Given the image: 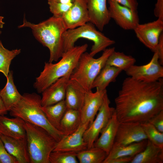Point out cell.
Here are the masks:
<instances>
[{"mask_svg":"<svg viewBox=\"0 0 163 163\" xmlns=\"http://www.w3.org/2000/svg\"><path fill=\"white\" fill-rule=\"evenodd\" d=\"M3 17L0 16V28H2L5 24V23L3 21Z\"/></svg>","mask_w":163,"mask_h":163,"instance_id":"b9f144b4","label":"cell"},{"mask_svg":"<svg viewBox=\"0 0 163 163\" xmlns=\"http://www.w3.org/2000/svg\"><path fill=\"white\" fill-rule=\"evenodd\" d=\"M86 123L81 124L77 129L72 133L64 136L57 142L53 151L78 152L86 149L87 144L84 141V133L89 126Z\"/></svg>","mask_w":163,"mask_h":163,"instance_id":"9a60e30c","label":"cell"},{"mask_svg":"<svg viewBox=\"0 0 163 163\" xmlns=\"http://www.w3.org/2000/svg\"><path fill=\"white\" fill-rule=\"evenodd\" d=\"M120 123L115 111L93 146L102 149L108 155L113 145Z\"/></svg>","mask_w":163,"mask_h":163,"instance_id":"d6986e66","label":"cell"},{"mask_svg":"<svg viewBox=\"0 0 163 163\" xmlns=\"http://www.w3.org/2000/svg\"><path fill=\"white\" fill-rule=\"evenodd\" d=\"M0 163H18L16 158L7 152L0 137Z\"/></svg>","mask_w":163,"mask_h":163,"instance_id":"836d02e7","label":"cell"},{"mask_svg":"<svg viewBox=\"0 0 163 163\" xmlns=\"http://www.w3.org/2000/svg\"><path fill=\"white\" fill-rule=\"evenodd\" d=\"M133 10L137 11L138 3L137 0H111Z\"/></svg>","mask_w":163,"mask_h":163,"instance_id":"d590c367","label":"cell"},{"mask_svg":"<svg viewBox=\"0 0 163 163\" xmlns=\"http://www.w3.org/2000/svg\"><path fill=\"white\" fill-rule=\"evenodd\" d=\"M145 139L147 138L141 123H120L113 144L125 145Z\"/></svg>","mask_w":163,"mask_h":163,"instance_id":"7c38bea8","label":"cell"},{"mask_svg":"<svg viewBox=\"0 0 163 163\" xmlns=\"http://www.w3.org/2000/svg\"><path fill=\"white\" fill-rule=\"evenodd\" d=\"M88 45L74 46L65 52L57 62H45L43 70L36 78L34 88L39 93L59 78L72 72L82 55L86 52Z\"/></svg>","mask_w":163,"mask_h":163,"instance_id":"3957f363","label":"cell"},{"mask_svg":"<svg viewBox=\"0 0 163 163\" xmlns=\"http://www.w3.org/2000/svg\"><path fill=\"white\" fill-rule=\"evenodd\" d=\"M136 62V59L132 56L126 55L123 52L114 50L108 57L106 64L125 71L134 65Z\"/></svg>","mask_w":163,"mask_h":163,"instance_id":"f1b7e54d","label":"cell"},{"mask_svg":"<svg viewBox=\"0 0 163 163\" xmlns=\"http://www.w3.org/2000/svg\"><path fill=\"white\" fill-rule=\"evenodd\" d=\"M125 71L129 77L146 82H156L163 77V67L159 62L156 52L148 63L141 66L134 65Z\"/></svg>","mask_w":163,"mask_h":163,"instance_id":"9c48e42d","label":"cell"},{"mask_svg":"<svg viewBox=\"0 0 163 163\" xmlns=\"http://www.w3.org/2000/svg\"><path fill=\"white\" fill-rule=\"evenodd\" d=\"M133 30L139 41L153 52H156L160 36L163 31V21L138 24Z\"/></svg>","mask_w":163,"mask_h":163,"instance_id":"30bf717a","label":"cell"},{"mask_svg":"<svg viewBox=\"0 0 163 163\" xmlns=\"http://www.w3.org/2000/svg\"><path fill=\"white\" fill-rule=\"evenodd\" d=\"M2 32L0 31V34H1Z\"/></svg>","mask_w":163,"mask_h":163,"instance_id":"7bdbcfd3","label":"cell"},{"mask_svg":"<svg viewBox=\"0 0 163 163\" xmlns=\"http://www.w3.org/2000/svg\"><path fill=\"white\" fill-rule=\"evenodd\" d=\"M141 124L147 139L155 145L163 148V133L160 132L148 122Z\"/></svg>","mask_w":163,"mask_h":163,"instance_id":"1f68e13d","label":"cell"},{"mask_svg":"<svg viewBox=\"0 0 163 163\" xmlns=\"http://www.w3.org/2000/svg\"><path fill=\"white\" fill-rule=\"evenodd\" d=\"M77 152L65 151H53L49 157L50 163H78Z\"/></svg>","mask_w":163,"mask_h":163,"instance_id":"4dcf8cb0","label":"cell"},{"mask_svg":"<svg viewBox=\"0 0 163 163\" xmlns=\"http://www.w3.org/2000/svg\"><path fill=\"white\" fill-rule=\"evenodd\" d=\"M155 16L163 21V0H157L154 10Z\"/></svg>","mask_w":163,"mask_h":163,"instance_id":"74e56055","label":"cell"},{"mask_svg":"<svg viewBox=\"0 0 163 163\" xmlns=\"http://www.w3.org/2000/svg\"><path fill=\"white\" fill-rule=\"evenodd\" d=\"M24 123L18 117L10 118L5 115L0 116V134L14 138L25 137Z\"/></svg>","mask_w":163,"mask_h":163,"instance_id":"ffe728a7","label":"cell"},{"mask_svg":"<svg viewBox=\"0 0 163 163\" xmlns=\"http://www.w3.org/2000/svg\"><path fill=\"white\" fill-rule=\"evenodd\" d=\"M48 1H51L63 4H72L75 0H47Z\"/></svg>","mask_w":163,"mask_h":163,"instance_id":"60d3db41","label":"cell"},{"mask_svg":"<svg viewBox=\"0 0 163 163\" xmlns=\"http://www.w3.org/2000/svg\"><path fill=\"white\" fill-rule=\"evenodd\" d=\"M89 22L102 31L111 19L107 0H87Z\"/></svg>","mask_w":163,"mask_h":163,"instance_id":"e0dca14e","label":"cell"},{"mask_svg":"<svg viewBox=\"0 0 163 163\" xmlns=\"http://www.w3.org/2000/svg\"><path fill=\"white\" fill-rule=\"evenodd\" d=\"M4 88L0 90V97L8 111L14 107L22 97L14 85L13 72L10 71Z\"/></svg>","mask_w":163,"mask_h":163,"instance_id":"603a6c76","label":"cell"},{"mask_svg":"<svg viewBox=\"0 0 163 163\" xmlns=\"http://www.w3.org/2000/svg\"><path fill=\"white\" fill-rule=\"evenodd\" d=\"M147 142V139H145L125 145L120 146L113 144L105 159L135 156L145 149Z\"/></svg>","mask_w":163,"mask_h":163,"instance_id":"d4e9b609","label":"cell"},{"mask_svg":"<svg viewBox=\"0 0 163 163\" xmlns=\"http://www.w3.org/2000/svg\"><path fill=\"white\" fill-rule=\"evenodd\" d=\"M156 52L158 53L159 62L162 65H163V32L161 34L160 36Z\"/></svg>","mask_w":163,"mask_h":163,"instance_id":"f35d334b","label":"cell"},{"mask_svg":"<svg viewBox=\"0 0 163 163\" xmlns=\"http://www.w3.org/2000/svg\"><path fill=\"white\" fill-rule=\"evenodd\" d=\"M163 148L147 139L145 149L136 155L130 163H163Z\"/></svg>","mask_w":163,"mask_h":163,"instance_id":"7402d4cb","label":"cell"},{"mask_svg":"<svg viewBox=\"0 0 163 163\" xmlns=\"http://www.w3.org/2000/svg\"><path fill=\"white\" fill-rule=\"evenodd\" d=\"M21 52L20 49L8 50L3 46L0 40V72L7 78L10 72L12 60Z\"/></svg>","mask_w":163,"mask_h":163,"instance_id":"f546056e","label":"cell"},{"mask_svg":"<svg viewBox=\"0 0 163 163\" xmlns=\"http://www.w3.org/2000/svg\"><path fill=\"white\" fill-rule=\"evenodd\" d=\"M41 97L37 94L24 93L18 103L9 111L10 115L24 121L40 126L47 131L57 141L65 135L49 121L42 109Z\"/></svg>","mask_w":163,"mask_h":163,"instance_id":"277c9868","label":"cell"},{"mask_svg":"<svg viewBox=\"0 0 163 163\" xmlns=\"http://www.w3.org/2000/svg\"><path fill=\"white\" fill-rule=\"evenodd\" d=\"M135 156L121 157L113 159H105L103 163H128L131 161Z\"/></svg>","mask_w":163,"mask_h":163,"instance_id":"8d00e7d4","label":"cell"},{"mask_svg":"<svg viewBox=\"0 0 163 163\" xmlns=\"http://www.w3.org/2000/svg\"><path fill=\"white\" fill-rule=\"evenodd\" d=\"M7 152L18 163H30L26 137L14 138L0 134Z\"/></svg>","mask_w":163,"mask_h":163,"instance_id":"ac0fdd59","label":"cell"},{"mask_svg":"<svg viewBox=\"0 0 163 163\" xmlns=\"http://www.w3.org/2000/svg\"><path fill=\"white\" fill-rule=\"evenodd\" d=\"M110 101L107 93L96 118L85 131L83 138L87 144V148L93 146L94 142L103 129L106 126L115 111V108L110 106Z\"/></svg>","mask_w":163,"mask_h":163,"instance_id":"ba28073f","label":"cell"},{"mask_svg":"<svg viewBox=\"0 0 163 163\" xmlns=\"http://www.w3.org/2000/svg\"><path fill=\"white\" fill-rule=\"evenodd\" d=\"M81 124L80 111L67 108L60 124V130L65 135L72 133Z\"/></svg>","mask_w":163,"mask_h":163,"instance_id":"484cf974","label":"cell"},{"mask_svg":"<svg viewBox=\"0 0 163 163\" xmlns=\"http://www.w3.org/2000/svg\"><path fill=\"white\" fill-rule=\"evenodd\" d=\"M148 122L163 133V110L152 117Z\"/></svg>","mask_w":163,"mask_h":163,"instance_id":"e575fe53","label":"cell"},{"mask_svg":"<svg viewBox=\"0 0 163 163\" xmlns=\"http://www.w3.org/2000/svg\"><path fill=\"white\" fill-rule=\"evenodd\" d=\"M30 163H50L49 157L57 141L46 129L25 121Z\"/></svg>","mask_w":163,"mask_h":163,"instance_id":"5b68a950","label":"cell"},{"mask_svg":"<svg viewBox=\"0 0 163 163\" xmlns=\"http://www.w3.org/2000/svg\"><path fill=\"white\" fill-rule=\"evenodd\" d=\"M122 71L117 67L105 65L94 80L92 89L103 91L112 82H115L117 76Z\"/></svg>","mask_w":163,"mask_h":163,"instance_id":"cb8c5ba5","label":"cell"},{"mask_svg":"<svg viewBox=\"0 0 163 163\" xmlns=\"http://www.w3.org/2000/svg\"><path fill=\"white\" fill-rule=\"evenodd\" d=\"M107 90L96 89L93 92L91 90L86 91L84 104L81 110V124L89 125L94 121L103 102Z\"/></svg>","mask_w":163,"mask_h":163,"instance_id":"5bb4252c","label":"cell"},{"mask_svg":"<svg viewBox=\"0 0 163 163\" xmlns=\"http://www.w3.org/2000/svg\"><path fill=\"white\" fill-rule=\"evenodd\" d=\"M115 102L120 123L148 122L163 110L162 78L152 82L125 78Z\"/></svg>","mask_w":163,"mask_h":163,"instance_id":"6da1fadb","label":"cell"},{"mask_svg":"<svg viewBox=\"0 0 163 163\" xmlns=\"http://www.w3.org/2000/svg\"><path fill=\"white\" fill-rule=\"evenodd\" d=\"M67 108L65 100L53 105L42 107L49 121L59 131L60 121Z\"/></svg>","mask_w":163,"mask_h":163,"instance_id":"4316f807","label":"cell"},{"mask_svg":"<svg viewBox=\"0 0 163 163\" xmlns=\"http://www.w3.org/2000/svg\"><path fill=\"white\" fill-rule=\"evenodd\" d=\"M86 91L78 82L69 78L65 99L67 108L80 111L84 104Z\"/></svg>","mask_w":163,"mask_h":163,"instance_id":"44dd1931","label":"cell"},{"mask_svg":"<svg viewBox=\"0 0 163 163\" xmlns=\"http://www.w3.org/2000/svg\"><path fill=\"white\" fill-rule=\"evenodd\" d=\"M107 154L102 149L94 146L77 153L80 163H103Z\"/></svg>","mask_w":163,"mask_h":163,"instance_id":"83f0119b","label":"cell"},{"mask_svg":"<svg viewBox=\"0 0 163 163\" xmlns=\"http://www.w3.org/2000/svg\"><path fill=\"white\" fill-rule=\"evenodd\" d=\"M61 18L67 30L76 28L89 22L87 0H75L71 7Z\"/></svg>","mask_w":163,"mask_h":163,"instance_id":"4fadbf2b","label":"cell"},{"mask_svg":"<svg viewBox=\"0 0 163 163\" xmlns=\"http://www.w3.org/2000/svg\"><path fill=\"white\" fill-rule=\"evenodd\" d=\"M114 47L107 48L102 55L95 59L86 52L81 56L70 79L80 85L86 91L91 90L93 82L106 65L107 58L115 50Z\"/></svg>","mask_w":163,"mask_h":163,"instance_id":"8992f818","label":"cell"},{"mask_svg":"<svg viewBox=\"0 0 163 163\" xmlns=\"http://www.w3.org/2000/svg\"><path fill=\"white\" fill-rule=\"evenodd\" d=\"M110 17L120 27L133 30L139 24L137 11L133 10L111 0H108Z\"/></svg>","mask_w":163,"mask_h":163,"instance_id":"8fae6325","label":"cell"},{"mask_svg":"<svg viewBox=\"0 0 163 163\" xmlns=\"http://www.w3.org/2000/svg\"></svg>","mask_w":163,"mask_h":163,"instance_id":"ee69618b","label":"cell"},{"mask_svg":"<svg viewBox=\"0 0 163 163\" xmlns=\"http://www.w3.org/2000/svg\"><path fill=\"white\" fill-rule=\"evenodd\" d=\"M8 111L0 97V116L7 114Z\"/></svg>","mask_w":163,"mask_h":163,"instance_id":"ab89813d","label":"cell"},{"mask_svg":"<svg viewBox=\"0 0 163 163\" xmlns=\"http://www.w3.org/2000/svg\"><path fill=\"white\" fill-rule=\"evenodd\" d=\"M48 3L53 16L60 18L69 9L73 4H63L51 1H48Z\"/></svg>","mask_w":163,"mask_h":163,"instance_id":"d6a6232c","label":"cell"},{"mask_svg":"<svg viewBox=\"0 0 163 163\" xmlns=\"http://www.w3.org/2000/svg\"><path fill=\"white\" fill-rule=\"evenodd\" d=\"M18 28H30L36 39L50 51L49 62L57 61L64 53L63 35L67 28L62 19L53 16L38 24L32 23L24 18Z\"/></svg>","mask_w":163,"mask_h":163,"instance_id":"7a4b0ae2","label":"cell"},{"mask_svg":"<svg viewBox=\"0 0 163 163\" xmlns=\"http://www.w3.org/2000/svg\"><path fill=\"white\" fill-rule=\"evenodd\" d=\"M72 72L57 79L42 93V106L53 105L65 100L68 82Z\"/></svg>","mask_w":163,"mask_h":163,"instance_id":"2e32d148","label":"cell"},{"mask_svg":"<svg viewBox=\"0 0 163 163\" xmlns=\"http://www.w3.org/2000/svg\"><path fill=\"white\" fill-rule=\"evenodd\" d=\"M101 31L90 22L76 28L67 30L63 35L64 52L74 46L75 42L80 38L87 39L93 42L89 53L93 57L115 43L114 40Z\"/></svg>","mask_w":163,"mask_h":163,"instance_id":"52a82bcc","label":"cell"}]
</instances>
